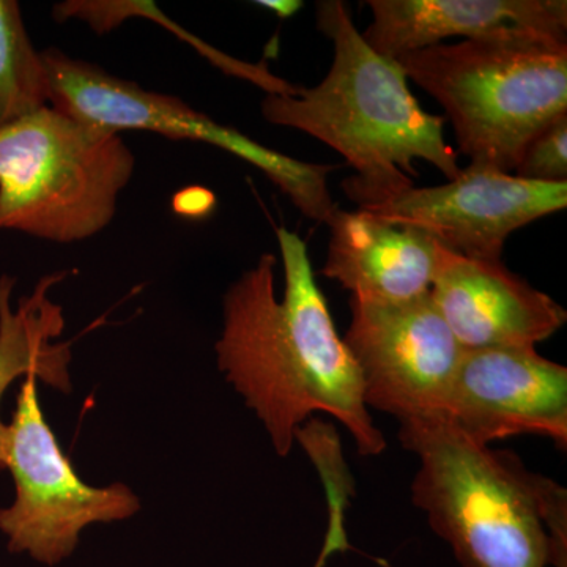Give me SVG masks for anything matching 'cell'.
I'll return each mask as SVG.
<instances>
[{"label":"cell","instance_id":"cell-4","mask_svg":"<svg viewBox=\"0 0 567 567\" xmlns=\"http://www.w3.org/2000/svg\"><path fill=\"white\" fill-rule=\"evenodd\" d=\"M394 61L445 110L473 166L511 174L528 142L567 112V37L440 43Z\"/></svg>","mask_w":567,"mask_h":567},{"label":"cell","instance_id":"cell-8","mask_svg":"<svg viewBox=\"0 0 567 567\" xmlns=\"http://www.w3.org/2000/svg\"><path fill=\"white\" fill-rule=\"evenodd\" d=\"M352 322L342 341L352 354L369 410L399 421L442 416L465 349L431 292L405 303L350 297Z\"/></svg>","mask_w":567,"mask_h":567},{"label":"cell","instance_id":"cell-13","mask_svg":"<svg viewBox=\"0 0 567 567\" xmlns=\"http://www.w3.org/2000/svg\"><path fill=\"white\" fill-rule=\"evenodd\" d=\"M322 275L353 298L405 303L431 292L445 246L413 227L394 226L361 210L334 213Z\"/></svg>","mask_w":567,"mask_h":567},{"label":"cell","instance_id":"cell-3","mask_svg":"<svg viewBox=\"0 0 567 567\" xmlns=\"http://www.w3.org/2000/svg\"><path fill=\"white\" fill-rule=\"evenodd\" d=\"M420 466L412 502L462 567H567V492L442 416L399 424Z\"/></svg>","mask_w":567,"mask_h":567},{"label":"cell","instance_id":"cell-15","mask_svg":"<svg viewBox=\"0 0 567 567\" xmlns=\"http://www.w3.org/2000/svg\"><path fill=\"white\" fill-rule=\"evenodd\" d=\"M51 106L43 52L33 47L20 3L0 0V128Z\"/></svg>","mask_w":567,"mask_h":567},{"label":"cell","instance_id":"cell-18","mask_svg":"<svg viewBox=\"0 0 567 567\" xmlns=\"http://www.w3.org/2000/svg\"><path fill=\"white\" fill-rule=\"evenodd\" d=\"M346 547V535L342 532L341 520L338 518H333V525L330 528V535L327 537V543H324V547L322 550V555H320L319 561H317L316 567H323L324 563H327L330 554H333L334 550H339V548Z\"/></svg>","mask_w":567,"mask_h":567},{"label":"cell","instance_id":"cell-11","mask_svg":"<svg viewBox=\"0 0 567 567\" xmlns=\"http://www.w3.org/2000/svg\"><path fill=\"white\" fill-rule=\"evenodd\" d=\"M431 297L465 350L529 347L565 327L566 309L507 270L445 248Z\"/></svg>","mask_w":567,"mask_h":567},{"label":"cell","instance_id":"cell-10","mask_svg":"<svg viewBox=\"0 0 567 567\" xmlns=\"http://www.w3.org/2000/svg\"><path fill=\"white\" fill-rule=\"evenodd\" d=\"M476 445L537 435L567 447V369L529 347L465 350L442 412Z\"/></svg>","mask_w":567,"mask_h":567},{"label":"cell","instance_id":"cell-12","mask_svg":"<svg viewBox=\"0 0 567 567\" xmlns=\"http://www.w3.org/2000/svg\"><path fill=\"white\" fill-rule=\"evenodd\" d=\"M372 22L361 35L388 59L443 40L567 37L566 0H368Z\"/></svg>","mask_w":567,"mask_h":567},{"label":"cell","instance_id":"cell-17","mask_svg":"<svg viewBox=\"0 0 567 567\" xmlns=\"http://www.w3.org/2000/svg\"><path fill=\"white\" fill-rule=\"evenodd\" d=\"M215 196L208 189L189 188L178 194L175 208L183 215L204 216L215 207Z\"/></svg>","mask_w":567,"mask_h":567},{"label":"cell","instance_id":"cell-16","mask_svg":"<svg viewBox=\"0 0 567 567\" xmlns=\"http://www.w3.org/2000/svg\"><path fill=\"white\" fill-rule=\"evenodd\" d=\"M514 173L524 181L567 182V112L551 118L528 142Z\"/></svg>","mask_w":567,"mask_h":567},{"label":"cell","instance_id":"cell-19","mask_svg":"<svg viewBox=\"0 0 567 567\" xmlns=\"http://www.w3.org/2000/svg\"><path fill=\"white\" fill-rule=\"evenodd\" d=\"M259 6L267 7L271 11H275L278 17L289 18L292 17L293 13H297L300 10V7L303 6L301 2H259Z\"/></svg>","mask_w":567,"mask_h":567},{"label":"cell","instance_id":"cell-2","mask_svg":"<svg viewBox=\"0 0 567 567\" xmlns=\"http://www.w3.org/2000/svg\"><path fill=\"white\" fill-rule=\"evenodd\" d=\"M317 28L333 43L330 71L316 87L268 93L260 107L265 121L309 134L344 156L354 175L341 186L358 208L413 188L415 159L454 181L462 167L445 140V118L420 106L402 66L365 43L349 7L317 2Z\"/></svg>","mask_w":567,"mask_h":567},{"label":"cell","instance_id":"cell-7","mask_svg":"<svg viewBox=\"0 0 567 567\" xmlns=\"http://www.w3.org/2000/svg\"><path fill=\"white\" fill-rule=\"evenodd\" d=\"M37 380H22L9 424L3 468L13 477L14 499L0 509V533L10 554L54 567L74 554L85 528L126 520L141 502L125 484L93 487L74 472L43 415Z\"/></svg>","mask_w":567,"mask_h":567},{"label":"cell","instance_id":"cell-5","mask_svg":"<svg viewBox=\"0 0 567 567\" xmlns=\"http://www.w3.org/2000/svg\"><path fill=\"white\" fill-rule=\"evenodd\" d=\"M136 166L121 133L48 106L0 128V229L70 245L106 229Z\"/></svg>","mask_w":567,"mask_h":567},{"label":"cell","instance_id":"cell-9","mask_svg":"<svg viewBox=\"0 0 567 567\" xmlns=\"http://www.w3.org/2000/svg\"><path fill=\"white\" fill-rule=\"evenodd\" d=\"M566 205L567 182L524 181L470 164L445 185L413 186L361 210L394 226L413 227L468 259L502 260L511 234Z\"/></svg>","mask_w":567,"mask_h":567},{"label":"cell","instance_id":"cell-14","mask_svg":"<svg viewBox=\"0 0 567 567\" xmlns=\"http://www.w3.org/2000/svg\"><path fill=\"white\" fill-rule=\"evenodd\" d=\"M65 271L43 276L31 295L11 305L14 278L0 276V405L14 380L33 375L62 393H70L71 349L69 342H54L63 333L61 306L48 295L66 278ZM9 424L0 416V470L6 465Z\"/></svg>","mask_w":567,"mask_h":567},{"label":"cell","instance_id":"cell-6","mask_svg":"<svg viewBox=\"0 0 567 567\" xmlns=\"http://www.w3.org/2000/svg\"><path fill=\"white\" fill-rule=\"evenodd\" d=\"M51 106L112 132H151L169 140L205 142L262 171L306 218L328 224L339 210L327 178L333 166L290 158L200 114L181 99L151 92L95 63L50 48L43 51Z\"/></svg>","mask_w":567,"mask_h":567},{"label":"cell","instance_id":"cell-1","mask_svg":"<svg viewBox=\"0 0 567 567\" xmlns=\"http://www.w3.org/2000/svg\"><path fill=\"white\" fill-rule=\"evenodd\" d=\"M276 237L284 298L276 297L274 254H262L230 284L215 346L219 371L259 417L279 456H289L298 432L319 412L344 425L361 456H379L385 436L364 404L360 372L317 287L308 248L286 227Z\"/></svg>","mask_w":567,"mask_h":567}]
</instances>
